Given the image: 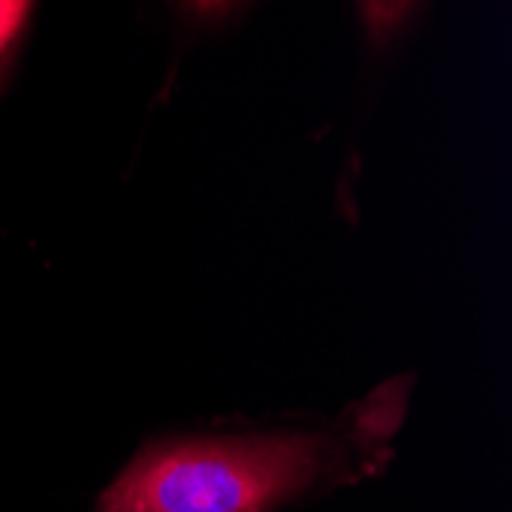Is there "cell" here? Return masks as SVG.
Segmentation results:
<instances>
[{
	"mask_svg": "<svg viewBox=\"0 0 512 512\" xmlns=\"http://www.w3.org/2000/svg\"><path fill=\"white\" fill-rule=\"evenodd\" d=\"M338 454L319 433L172 439L138 454L99 512H273L322 482Z\"/></svg>",
	"mask_w": 512,
	"mask_h": 512,
	"instance_id": "1",
	"label": "cell"
},
{
	"mask_svg": "<svg viewBox=\"0 0 512 512\" xmlns=\"http://www.w3.org/2000/svg\"><path fill=\"white\" fill-rule=\"evenodd\" d=\"M28 16H31V4H22V0H0V59L13 50V43L19 40Z\"/></svg>",
	"mask_w": 512,
	"mask_h": 512,
	"instance_id": "2",
	"label": "cell"
}]
</instances>
